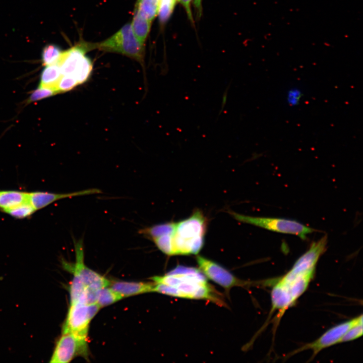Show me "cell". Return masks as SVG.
Here are the masks:
<instances>
[{"label": "cell", "mask_w": 363, "mask_h": 363, "mask_svg": "<svg viewBox=\"0 0 363 363\" xmlns=\"http://www.w3.org/2000/svg\"><path fill=\"white\" fill-rule=\"evenodd\" d=\"M327 235L311 244L291 269L274 284L271 292L270 313L278 311L281 316L306 290L314 277L317 263L326 250Z\"/></svg>", "instance_id": "cell-1"}, {"label": "cell", "mask_w": 363, "mask_h": 363, "mask_svg": "<svg viewBox=\"0 0 363 363\" xmlns=\"http://www.w3.org/2000/svg\"><path fill=\"white\" fill-rule=\"evenodd\" d=\"M206 278L198 269L178 266L164 275L150 279L154 283L153 292L184 298L206 299L223 305L220 294Z\"/></svg>", "instance_id": "cell-2"}, {"label": "cell", "mask_w": 363, "mask_h": 363, "mask_svg": "<svg viewBox=\"0 0 363 363\" xmlns=\"http://www.w3.org/2000/svg\"><path fill=\"white\" fill-rule=\"evenodd\" d=\"M207 224V218L199 210L175 222L171 235V256L198 254L204 245Z\"/></svg>", "instance_id": "cell-3"}, {"label": "cell", "mask_w": 363, "mask_h": 363, "mask_svg": "<svg viewBox=\"0 0 363 363\" xmlns=\"http://www.w3.org/2000/svg\"><path fill=\"white\" fill-rule=\"evenodd\" d=\"M105 51L120 53L143 63L144 44L134 34L131 24H127L107 39L94 44V48Z\"/></svg>", "instance_id": "cell-4"}, {"label": "cell", "mask_w": 363, "mask_h": 363, "mask_svg": "<svg viewBox=\"0 0 363 363\" xmlns=\"http://www.w3.org/2000/svg\"><path fill=\"white\" fill-rule=\"evenodd\" d=\"M238 221L254 225L274 232L295 235L302 239L315 229L295 220L281 218L255 217L229 212Z\"/></svg>", "instance_id": "cell-5"}, {"label": "cell", "mask_w": 363, "mask_h": 363, "mask_svg": "<svg viewBox=\"0 0 363 363\" xmlns=\"http://www.w3.org/2000/svg\"><path fill=\"white\" fill-rule=\"evenodd\" d=\"M78 355L88 358L87 337L72 332L62 333L56 342L49 362L67 363Z\"/></svg>", "instance_id": "cell-6"}, {"label": "cell", "mask_w": 363, "mask_h": 363, "mask_svg": "<svg viewBox=\"0 0 363 363\" xmlns=\"http://www.w3.org/2000/svg\"><path fill=\"white\" fill-rule=\"evenodd\" d=\"M100 308L97 303L86 305L77 302L70 305L62 333L72 332L87 337L89 323Z\"/></svg>", "instance_id": "cell-7"}, {"label": "cell", "mask_w": 363, "mask_h": 363, "mask_svg": "<svg viewBox=\"0 0 363 363\" xmlns=\"http://www.w3.org/2000/svg\"><path fill=\"white\" fill-rule=\"evenodd\" d=\"M76 253V261L71 270L74 275L80 278L86 287L99 290L110 286V281L85 265L84 262V253L82 238L74 239Z\"/></svg>", "instance_id": "cell-8"}, {"label": "cell", "mask_w": 363, "mask_h": 363, "mask_svg": "<svg viewBox=\"0 0 363 363\" xmlns=\"http://www.w3.org/2000/svg\"><path fill=\"white\" fill-rule=\"evenodd\" d=\"M362 321L361 315L351 320L334 326L325 332L314 342L307 344L294 352H298L306 349L313 351V357L320 351L337 343H340L344 335L353 326Z\"/></svg>", "instance_id": "cell-9"}, {"label": "cell", "mask_w": 363, "mask_h": 363, "mask_svg": "<svg viewBox=\"0 0 363 363\" xmlns=\"http://www.w3.org/2000/svg\"><path fill=\"white\" fill-rule=\"evenodd\" d=\"M196 259L204 275L226 289L245 284L218 263L201 256H198Z\"/></svg>", "instance_id": "cell-10"}, {"label": "cell", "mask_w": 363, "mask_h": 363, "mask_svg": "<svg viewBox=\"0 0 363 363\" xmlns=\"http://www.w3.org/2000/svg\"><path fill=\"white\" fill-rule=\"evenodd\" d=\"M101 193L100 189L91 188L67 193H55L46 192H33L29 193L28 201L36 210L42 209L58 200Z\"/></svg>", "instance_id": "cell-11"}, {"label": "cell", "mask_w": 363, "mask_h": 363, "mask_svg": "<svg viewBox=\"0 0 363 363\" xmlns=\"http://www.w3.org/2000/svg\"><path fill=\"white\" fill-rule=\"evenodd\" d=\"M94 47V44L81 43L64 52L62 51L57 64L62 75L74 76L86 52Z\"/></svg>", "instance_id": "cell-12"}, {"label": "cell", "mask_w": 363, "mask_h": 363, "mask_svg": "<svg viewBox=\"0 0 363 363\" xmlns=\"http://www.w3.org/2000/svg\"><path fill=\"white\" fill-rule=\"evenodd\" d=\"M153 285V283L122 281L111 283L110 286L124 298L152 292Z\"/></svg>", "instance_id": "cell-13"}, {"label": "cell", "mask_w": 363, "mask_h": 363, "mask_svg": "<svg viewBox=\"0 0 363 363\" xmlns=\"http://www.w3.org/2000/svg\"><path fill=\"white\" fill-rule=\"evenodd\" d=\"M29 193L17 191H0V210L6 212L22 203L28 201Z\"/></svg>", "instance_id": "cell-14"}, {"label": "cell", "mask_w": 363, "mask_h": 363, "mask_svg": "<svg viewBox=\"0 0 363 363\" xmlns=\"http://www.w3.org/2000/svg\"><path fill=\"white\" fill-rule=\"evenodd\" d=\"M61 76L60 70L57 63L45 66L41 73L39 86L55 89Z\"/></svg>", "instance_id": "cell-15"}, {"label": "cell", "mask_w": 363, "mask_h": 363, "mask_svg": "<svg viewBox=\"0 0 363 363\" xmlns=\"http://www.w3.org/2000/svg\"><path fill=\"white\" fill-rule=\"evenodd\" d=\"M134 34L142 44L144 43L149 33L151 22L142 17L135 10L132 23L131 24Z\"/></svg>", "instance_id": "cell-16"}, {"label": "cell", "mask_w": 363, "mask_h": 363, "mask_svg": "<svg viewBox=\"0 0 363 363\" xmlns=\"http://www.w3.org/2000/svg\"><path fill=\"white\" fill-rule=\"evenodd\" d=\"M159 0H138L135 10L146 20L152 22L158 15Z\"/></svg>", "instance_id": "cell-17"}, {"label": "cell", "mask_w": 363, "mask_h": 363, "mask_svg": "<svg viewBox=\"0 0 363 363\" xmlns=\"http://www.w3.org/2000/svg\"><path fill=\"white\" fill-rule=\"evenodd\" d=\"M123 297L110 287H105L99 290L96 303L100 307H106L112 304Z\"/></svg>", "instance_id": "cell-18"}, {"label": "cell", "mask_w": 363, "mask_h": 363, "mask_svg": "<svg viewBox=\"0 0 363 363\" xmlns=\"http://www.w3.org/2000/svg\"><path fill=\"white\" fill-rule=\"evenodd\" d=\"M62 52L61 49L57 45L47 44L42 50L41 59L43 64L47 66L56 63Z\"/></svg>", "instance_id": "cell-19"}, {"label": "cell", "mask_w": 363, "mask_h": 363, "mask_svg": "<svg viewBox=\"0 0 363 363\" xmlns=\"http://www.w3.org/2000/svg\"><path fill=\"white\" fill-rule=\"evenodd\" d=\"M92 68V61L89 58L85 56L73 76L78 85L84 83L88 80L91 73Z\"/></svg>", "instance_id": "cell-20"}, {"label": "cell", "mask_w": 363, "mask_h": 363, "mask_svg": "<svg viewBox=\"0 0 363 363\" xmlns=\"http://www.w3.org/2000/svg\"><path fill=\"white\" fill-rule=\"evenodd\" d=\"M35 211L33 206L27 201L8 210L5 213L17 219H24L30 216Z\"/></svg>", "instance_id": "cell-21"}, {"label": "cell", "mask_w": 363, "mask_h": 363, "mask_svg": "<svg viewBox=\"0 0 363 363\" xmlns=\"http://www.w3.org/2000/svg\"><path fill=\"white\" fill-rule=\"evenodd\" d=\"M177 0H159L158 15L161 23L168 20L173 12Z\"/></svg>", "instance_id": "cell-22"}, {"label": "cell", "mask_w": 363, "mask_h": 363, "mask_svg": "<svg viewBox=\"0 0 363 363\" xmlns=\"http://www.w3.org/2000/svg\"><path fill=\"white\" fill-rule=\"evenodd\" d=\"M77 85L78 83L74 76L62 75L56 84L55 90L57 93H63L72 90Z\"/></svg>", "instance_id": "cell-23"}, {"label": "cell", "mask_w": 363, "mask_h": 363, "mask_svg": "<svg viewBox=\"0 0 363 363\" xmlns=\"http://www.w3.org/2000/svg\"><path fill=\"white\" fill-rule=\"evenodd\" d=\"M57 93L53 88L39 86L31 94L28 99V102L38 101L42 99L48 97Z\"/></svg>", "instance_id": "cell-24"}, {"label": "cell", "mask_w": 363, "mask_h": 363, "mask_svg": "<svg viewBox=\"0 0 363 363\" xmlns=\"http://www.w3.org/2000/svg\"><path fill=\"white\" fill-rule=\"evenodd\" d=\"M362 335V321L352 327L342 337L340 343L352 341Z\"/></svg>", "instance_id": "cell-25"}, {"label": "cell", "mask_w": 363, "mask_h": 363, "mask_svg": "<svg viewBox=\"0 0 363 363\" xmlns=\"http://www.w3.org/2000/svg\"><path fill=\"white\" fill-rule=\"evenodd\" d=\"M302 97L300 89L297 87H292L288 90L286 93V102L290 106L297 105Z\"/></svg>", "instance_id": "cell-26"}, {"label": "cell", "mask_w": 363, "mask_h": 363, "mask_svg": "<svg viewBox=\"0 0 363 363\" xmlns=\"http://www.w3.org/2000/svg\"><path fill=\"white\" fill-rule=\"evenodd\" d=\"M180 2L185 8L187 16L190 21L193 23V18L191 10V4L194 0H177Z\"/></svg>", "instance_id": "cell-27"}, {"label": "cell", "mask_w": 363, "mask_h": 363, "mask_svg": "<svg viewBox=\"0 0 363 363\" xmlns=\"http://www.w3.org/2000/svg\"><path fill=\"white\" fill-rule=\"evenodd\" d=\"M202 0H194L193 3L196 11L197 17H200L202 12Z\"/></svg>", "instance_id": "cell-28"}, {"label": "cell", "mask_w": 363, "mask_h": 363, "mask_svg": "<svg viewBox=\"0 0 363 363\" xmlns=\"http://www.w3.org/2000/svg\"><path fill=\"white\" fill-rule=\"evenodd\" d=\"M227 90H228V89H226V91L224 92V93L223 94V95L221 110H222L223 109V108L225 106V104L226 102Z\"/></svg>", "instance_id": "cell-29"}, {"label": "cell", "mask_w": 363, "mask_h": 363, "mask_svg": "<svg viewBox=\"0 0 363 363\" xmlns=\"http://www.w3.org/2000/svg\"></svg>", "instance_id": "cell-30"}]
</instances>
